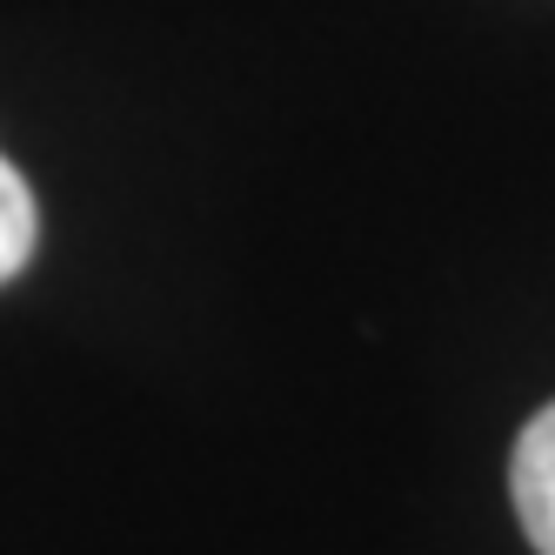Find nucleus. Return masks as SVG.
Masks as SVG:
<instances>
[{"label":"nucleus","mask_w":555,"mask_h":555,"mask_svg":"<svg viewBox=\"0 0 555 555\" xmlns=\"http://www.w3.org/2000/svg\"><path fill=\"white\" fill-rule=\"evenodd\" d=\"M508 495L522 515V535L535 555H555V402L529 415V428L515 435V462H508Z\"/></svg>","instance_id":"obj_1"},{"label":"nucleus","mask_w":555,"mask_h":555,"mask_svg":"<svg viewBox=\"0 0 555 555\" xmlns=\"http://www.w3.org/2000/svg\"><path fill=\"white\" fill-rule=\"evenodd\" d=\"M34 242H41V215H34V194L21 181V168L0 154V282H14L27 268Z\"/></svg>","instance_id":"obj_2"}]
</instances>
